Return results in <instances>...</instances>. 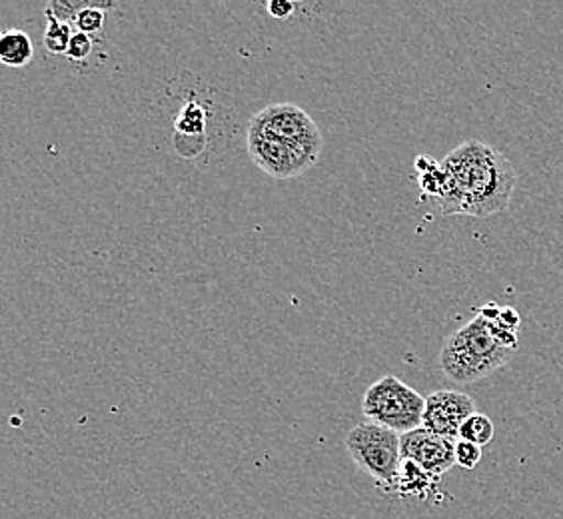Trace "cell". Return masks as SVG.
Returning a JSON list of instances; mask_svg holds the SVG:
<instances>
[{"instance_id":"6da1fadb","label":"cell","mask_w":563,"mask_h":519,"mask_svg":"<svg viewBox=\"0 0 563 519\" xmlns=\"http://www.w3.org/2000/svg\"><path fill=\"white\" fill-rule=\"evenodd\" d=\"M445 183L438 206L442 214L486 218L509 206L518 176L501 152L467 141L442 161Z\"/></svg>"},{"instance_id":"7a4b0ae2","label":"cell","mask_w":563,"mask_h":519,"mask_svg":"<svg viewBox=\"0 0 563 519\" xmlns=\"http://www.w3.org/2000/svg\"><path fill=\"white\" fill-rule=\"evenodd\" d=\"M516 350L504 346L486 318L476 316L457 332L445 338L440 368L457 384H474L504 368Z\"/></svg>"},{"instance_id":"3957f363","label":"cell","mask_w":563,"mask_h":519,"mask_svg":"<svg viewBox=\"0 0 563 519\" xmlns=\"http://www.w3.org/2000/svg\"><path fill=\"white\" fill-rule=\"evenodd\" d=\"M346 450L354 464L386 492L396 489L401 465V435L379 423H357L346 435Z\"/></svg>"},{"instance_id":"277c9868","label":"cell","mask_w":563,"mask_h":519,"mask_svg":"<svg viewBox=\"0 0 563 519\" xmlns=\"http://www.w3.org/2000/svg\"><path fill=\"white\" fill-rule=\"evenodd\" d=\"M426 398L396 376L374 382L362 400V411L369 422L379 423L391 432L410 433L422 428Z\"/></svg>"},{"instance_id":"5b68a950","label":"cell","mask_w":563,"mask_h":519,"mask_svg":"<svg viewBox=\"0 0 563 519\" xmlns=\"http://www.w3.org/2000/svg\"><path fill=\"white\" fill-rule=\"evenodd\" d=\"M250 122L278 136L280 141L292 144L294 148L306 154L312 163L318 161L324 146L322 132L318 129L314 119L306 110L290 102L266 107L261 112H256Z\"/></svg>"},{"instance_id":"8992f818","label":"cell","mask_w":563,"mask_h":519,"mask_svg":"<svg viewBox=\"0 0 563 519\" xmlns=\"http://www.w3.org/2000/svg\"><path fill=\"white\" fill-rule=\"evenodd\" d=\"M249 152L252 163L278 180L294 178L316 164L292 144L280 141L252 122L249 124Z\"/></svg>"},{"instance_id":"52a82bcc","label":"cell","mask_w":563,"mask_h":519,"mask_svg":"<svg viewBox=\"0 0 563 519\" xmlns=\"http://www.w3.org/2000/svg\"><path fill=\"white\" fill-rule=\"evenodd\" d=\"M472 413H476V404L467 394L438 389L426 398L422 428L450 440H460V430Z\"/></svg>"},{"instance_id":"ba28073f","label":"cell","mask_w":563,"mask_h":519,"mask_svg":"<svg viewBox=\"0 0 563 519\" xmlns=\"http://www.w3.org/2000/svg\"><path fill=\"white\" fill-rule=\"evenodd\" d=\"M455 442L418 428L401 435V460H412L432 476L442 477L455 465Z\"/></svg>"},{"instance_id":"9c48e42d","label":"cell","mask_w":563,"mask_h":519,"mask_svg":"<svg viewBox=\"0 0 563 519\" xmlns=\"http://www.w3.org/2000/svg\"><path fill=\"white\" fill-rule=\"evenodd\" d=\"M440 479L442 477L432 476L412 460H401L400 474L394 492L400 494L401 498L412 496V498L428 499L438 494Z\"/></svg>"},{"instance_id":"30bf717a","label":"cell","mask_w":563,"mask_h":519,"mask_svg":"<svg viewBox=\"0 0 563 519\" xmlns=\"http://www.w3.org/2000/svg\"><path fill=\"white\" fill-rule=\"evenodd\" d=\"M34 46L24 31H4L0 36V60L12 68H22L33 60Z\"/></svg>"},{"instance_id":"8fae6325","label":"cell","mask_w":563,"mask_h":519,"mask_svg":"<svg viewBox=\"0 0 563 519\" xmlns=\"http://www.w3.org/2000/svg\"><path fill=\"white\" fill-rule=\"evenodd\" d=\"M44 16H46V29H44L43 43L44 48L51 53V55H66L68 51V44L73 38V26L60 22L56 19L55 14L44 9Z\"/></svg>"},{"instance_id":"7c38bea8","label":"cell","mask_w":563,"mask_h":519,"mask_svg":"<svg viewBox=\"0 0 563 519\" xmlns=\"http://www.w3.org/2000/svg\"><path fill=\"white\" fill-rule=\"evenodd\" d=\"M494 435H496L494 422L489 420L486 413H479V411L472 413L460 430V440L472 442V444L479 445V448L488 445L494 440Z\"/></svg>"},{"instance_id":"4fadbf2b","label":"cell","mask_w":563,"mask_h":519,"mask_svg":"<svg viewBox=\"0 0 563 519\" xmlns=\"http://www.w3.org/2000/svg\"><path fill=\"white\" fill-rule=\"evenodd\" d=\"M110 9H117V2H95V7H88L76 16V31L88 34V36H97L98 33H102L104 21H107L104 11H110Z\"/></svg>"},{"instance_id":"5bb4252c","label":"cell","mask_w":563,"mask_h":519,"mask_svg":"<svg viewBox=\"0 0 563 519\" xmlns=\"http://www.w3.org/2000/svg\"><path fill=\"white\" fill-rule=\"evenodd\" d=\"M95 2L97 0H53L46 4V11L53 12L58 21L73 26L76 16L88 7H95Z\"/></svg>"},{"instance_id":"9a60e30c","label":"cell","mask_w":563,"mask_h":519,"mask_svg":"<svg viewBox=\"0 0 563 519\" xmlns=\"http://www.w3.org/2000/svg\"><path fill=\"white\" fill-rule=\"evenodd\" d=\"M92 51H95L92 36L76 31V33L73 34V38H70V44H68L66 58H70V60H75V63H85L88 56L92 55Z\"/></svg>"},{"instance_id":"2e32d148","label":"cell","mask_w":563,"mask_h":519,"mask_svg":"<svg viewBox=\"0 0 563 519\" xmlns=\"http://www.w3.org/2000/svg\"><path fill=\"white\" fill-rule=\"evenodd\" d=\"M176 129L180 130V132H188V134L202 132L205 130V114H202V110L198 109L195 102L186 104L185 110L180 112V119L176 122Z\"/></svg>"},{"instance_id":"e0dca14e","label":"cell","mask_w":563,"mask_h":519,"mask_svg":"<svg viewBox=\"0 0 563 519\" xmlns=\"http://www.w3.org/2000/svg\"><path fill=\"white\" fill-rule=\"evenodd\" d=\"M479 460H482L479 445L464 442V440L455 442V465H460L464 470H476Z\"/></svg>"},{"instance_id":"ac0fdd59","label":"cell","mask_w":563,"mask_h":519,"mask_svg":"<svg viewBox=\"0 0 563 519\" xmlns=\"http://www.w3.org/2000/svg\"><path fill=\"white\" fill-rule=\"evenodd\" d=\"M266 11L274 19H278V21H284V19H288V16H292L294 11H296V4L290 2V0H272L266 4Z\"/></svg>"}]
</instances>
